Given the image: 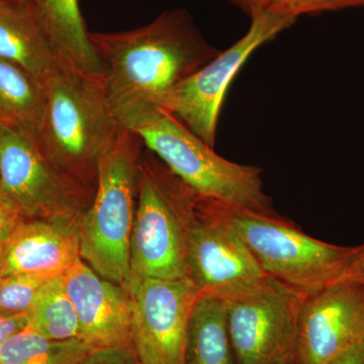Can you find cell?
Here are the masks:
<instances>
[{
	"instance_id": "6da1fadb",
	"label": "cell",
	"mask_w": 364,
	"mask_h": 364,
	"mask_svg": "<svg viewBox=\"0 0 364 364\" xmlns=\"http://www.w3.org/2000/svg\"><path fill=\"white\" fill-rule=\"evenodd\" d=\"M102 66V86L121 126L152 107L221 50L210 45L186 9L164 11L148 25L90 33Z\"/></svg>"
},
{
	"instance_id": "7a4b0ae2",
	"label": "cell",
	"mask_w": 364,
	"mask_h": 364,
	"mask_svg": "<svg viewBox=\"0 0 364 364\" xmlns=\"http://www.w3.org/2000/svg\"><path fill=\"white\" fill-rule=\"evenodd\" d=\"M45 88L44 112L35 132L41 149L62 171L95 189L98 159L121 127L102 78L60 63Z\"/></svg>"
},
{
	"instance_id": "3957f363",
	"label": "cell",
	"mask_w": 364,
	"mask_h": 364,
	"mask_svg": "<svg viewBox=\"0 0 364 364\" xmlns=\"http://www.w3.org/2000/svg\"><path fill=\"white\" fill-rule=\"evenodd\" d=\"M123 127L198 196L255 214L279 215L264 191L262 169L220 156L161 107L141 112Z\"/></svg>"
},
{
	"instance_id": "277c9868",
	"label": "cell",
	"mask_w": 364,
	"mask_h": 364,
	"mask_svg": "<svg viewBox=\"0 0 364 364\" xmlns=\"http://www.w3.org/2000/svg\"><path fill=\"white\" fill-rule=\"evenodd\" d=\"M142 139L121 126L97 163V184L78 225L80 258L104 279L127 287Z\"/></svg>"
},
{
	"instance_id": "5b68a950",
	"label": "cell",
	"mask_w": 364,
	"mask_h": 364,
	"mask_svg": "<svg viewBox=\"0 0 364 364\" xmlns=\"http://www.w3.org/2000/svg\"><path fill=\"white\" fill-rule=\"evenodd\" d=\"M200 196L154 154L143 151L130 244L131 275L188 277V227Z\"/></svg>"
},
{
	"instance_id": "8992f818",
	"label": "cell",
	"mask_w": 364,
	"mask_h": 364,
	"mask_svg": "<svg viewBox=\"0 0 364 364\" xmlns=\"http://www.w3.org/2000/svg\"><path fill=\"white\" fill-rule=\"evenodd\" d=\"M221 205L265 274L306 296L347 279L363 250V245L348 247L313 238L280 215Z\"/></svg>"
},
{
	"instance_id": "52a82bcc",
	"label": "cell",
	"mask_w": 364,
	"mask_h": 364,
	"mask_svg": "<svg viewBox=\"0 0 364 364\" xmlns=\"http://www.w3.org/2000/svg\"><path fill=\"white\" fill-rule=\"evenodd\" d=\"M0 191L26 219L79 222L95 189L46 156L35 131L6 122L0 133Z\"/></svg>"
},
{
	"instance_id": "ba28073f",
	"label": "cell",
	"mask_w": 364,
	"mask_h": 364,
	"mask_svg": "<svg viewBox=\"0 0 364 364\" xmlns=\"http://www.w3.org/2000/svg\"><path fill=\"white\" fill-rule=\"evenodd\" d=\"M247 32L228 49L170 90L159 107L214 148L228 90L256 50L291 28L296 20L262 13L250 16Z\"/></svg>"
},
{
	"instance_id": "9c48e42d",
	"label": "cell",
	"mask_w": 364,
	"mask_h": 364,
	"mask_svg": "<svg viewBox=\"0 0 364 364\" xmlns=\"http://www.w3.org/2000/svg\"><path fill=\"white\" fill-rule=\"evenodd\" d=\"M306 296L267 275L224 299L236 364H275L291 358Z\"/></svg>"
},
{
	"instance_id": "30bf717a",
	"label": "cell",
	"mask_w": 364,
	"mask_h": 364,
	"mask_svg": "<svg viewBox=\"0 0 364 364\" xmlns=\"http://www.w3.org/2000/svg\"><path fill=\"white\" fill-rule=\"evenodd\" d=\"M188 279L200 298L226 299L267 277L221 203L200 196L188 227Z\"/></svg>"
},
{
	"instance_id": "8fae6325",
	"label": "cell",
	"mask_w": 364,
	"mask_h": 364,
	"mask_svg": "<svg viewBox=\"0 0 364 364\" xmlns=\"http://www.w3.org/2000/svg\"><path fill=\"white\" fill-rule=\"evenodd\" d=\"M132 338L140 364H182L196 303L188 279H158L131 275Z\"/></svg>"
},
{
	"instance_id": "7c38bea8",
	"label": "cell",
	"mask_w": 364,
	"mask_h": 364,
	"mask_svg": "<svg viewBox=\"0 0 364 364\" xmlns=\"http://www.w3.org/2000/svg\"><path fill=\"white\" fill-rule=\"evenodd\" d=\"M364 342V284L345 279L306 296L299 313L294 364H328Z\"/></svg>"
},
{
	"instance_id": "4fadbf2b",
	"label": "cell",
	"mask_w": 364,
	"mask_h": 364,
	"mask_svg": "<svg viewBox=\"0 0 364 364\" xmlns=\"http://www.w3.org/2000/svg\"><path fill=\"white\" fill-rule=\"evenodd\" d=\"M62 277L77 314L78 339L91 351L121 349L135 356L128 289L100 277L81 258Z\"/></svg>"
},
{
	"instance_id": "5bb4252c",
	"label": "cell",
	"mask_w": 364,
	"mask_h": 364,
	"mask_svg": "<svg viewBox=\"0 0 364 364\" xmlns=\"http://www.w3.org/2000/svg\"><path fill=\"white\" fill-rule=\"evenodd\" d=\"M79 222L26 219L0 261V277H61L80 258Z\"/></svg>"
},
{
	"instance_id": "9a60e30c",
	"label": "cell",
	"mask_w": 364,
	"mask_h": 364,
	"mask_svg": "<svg viewBox=\"0 0 364 364\" xmlns=\"http://www.w3.org/2000/svg\"><path fill=\"white\" fill-rule=\"evenodd\" d=\"M0 58L44 85L61 63L30 0L0 4Z\"/></svg>"
},
{
	"instance_id": "2e32d148",
	"label": "cell",
	"mask_w": 364,
	"mask_h": 364,
	"mask_svg": "<svg viewBox=\"0 0 364 364\" xmlns=\"http://www.w3.org/2000/svg\"><path fill=\"white\" fill-rule=\"evenodd\" d=\"M61 63L86 75L102 77L79 0H30Z\"/></svg>"
},
{
	"instance_id": "e0dca14e",
	"label": "cell",
	"mask_w": 364,
	"mask_h": 364,
	"mask_svg": "<svg viewBox=\"0 0 364 364\" xmlns=\"http://www.w3.org/2000/svg\"><path fill=\"white\" fill-rule=\"evenodd\" d=\"M182 364H236L224 299L203 296L196 301Z\"/></svg>"
},
{
	"instance_id": "ac0fdd59",
	"label": "cell",
	"mask_w": 364,
	"mask_h": 364,
	"mask_svg": "<svg viewBox=\"0 0 364 364\" xmlns=\"http://www.w3.org/2000/svg\"><path fill=\"white\" fill-rule=\"evenodd\" d=\"M46 102L45 85L25 69L0 58V117L37 130Z\"/></svg>"
},
{
	"instance_id": "d6986e66",
	"label": "cell",
	"mask_w": 364,
	"mask_h": 364,
	"mask_svg": "<svg viewBox=\"0 0 364 364\" xmlns=\"http://www.w3.org/2000/svg\"><path fill=\"white\" fill-rule=\"evenodd\" d=\"M26 329L51 340L78 339L77 314L67 294L63 277L50 280L28 313Z\"/></svg>"
},
{
	"instance_id": "ffe728a7",
	"label": "cell",
	"mask_w": 364,
	"mask_h": 364,
	"mask_svg": "<svg viewBox=\"0 0 364 364\" xmlns=\"http://www.w3.org/2000/svg\"><path fill=\"white\" fill-rule=\"evenodd\" d=\"M90 351L79 339H48L26 328L0 345V364H81Z\"/></svg>"
},
{
	"instance_id": "44dd1931",
	"label": "cell",
	"mask_w": 364,
	"mask_h": 364,
	"mask_svg": "<svg viewBox=\"0 0 364 364\" xmlns=\"http://www.w3.org/2000/svg\"><path fill=\"white\" fill-rule=\"evenodd\" d=\"M249 18L269 13L298 20L299 16L363 7L364 0H229Z\"/></svg>"
},
{
	"instance_id": "7402d4cb",
	"label": "cell",
	"mask_w": 364,
	"mask_h": 364,
	"mask_svg": "<svg viewBox=\"0 0 364 364\" xmlns=\"http://www.w3.org/2000/svg\"><path fill=\"white\" fill-rule=\"evenodd\" d=\"M53 279L36 274L0 277V316L26 315L41 289Z\"/></svg>"
},
{
	"instance_id": "603a6c76",
	"label": "cell",
	"mask_w": 364,
	"mask_h": 364,
	"mask_svg": "<svg viewBox=\"0 0 364 364\" xmlns=\"http://www.w3.org/2000/svg\"><path fill=\"white\" fill-rule=\"evenodd\" d=\"M25 220L20 208L0 191V261L16 230Z\"/></svg>"
},
{
	"instance_id": "cb8c5ba5",
	"label": "cell",
	"mask_w": 364,
	"mask_h": 364,
	"mask_svg": "<svg viewBox=\"0 0 364 364\" xmlns=\"http://www.w3.org/2000/svg\"><path fill=\"white\" fill-rule=\"evenodd\" d=\"M135 356L121 349L90 351L81 364H138Z\"/></svg>"
},
{
	"instance_id": "d4e9b609",
	"label": "cell",
	"mask_w": 364,
	"mask_h": 364,
	"mask_svg": "<svg viewBox=\"0 0 364 364\" xmlns=\"http://www.w3.org/2000/svg\"><path fill=\"white\" fill-rule=\"evenodd\" d=\"M28 327V314L20 316H0V345Z\"/></svg>"
},
{
	"instance_id": "484cf974",
	"label": "cell",
	"mask_w": 364,
	"mask_h": 364,
	"mask_svg": "<svg viewBox=\"0 0 364 364\" xmlns=\"http://www.w3.org/2000/svg\"><path fill=\"white\" fill-rule=\"evenodd\" d=\"M328 364H364V342L349 347Z\"/></svg>"
},
{
	"instance_id": "4316f807",
	"label": "cell",
	"mask_w": 364,
	"mask_h": 364,
	"mask_svg": "<svg viewBox=\"0 0 364 364\" xmlns=\"http://www.w3.org/2000/svg\"><path fill=\"white\" fill-rule=\"evenodd\" d=\"M347 279L356 280V282L364 284V244H363V250L359 254L358 259L354 262L353 267H351Z\"/></svg>"
},
{
	"instance_id": "83f0119b",
	"label": "cell",
	"mask_w": 364,
	"mask_h": 364,
	"mask_svg": "<svg viewBox=\"0 0 364 364\" xmlns=\"http://www.w3.org/2000/svg\"><path fill=\"white\" fill-rule=\"evenodd\" d=\"M275 364H294V363L293 361V358H287L286 359H282V360H280L279 363H277Z\"/></svg>"
},
{
	"instance_id": "f1b7e54d",
	"label": "cell",
	"mask_w": 364,
	"mask_h": 364,
	"mask_svg": "<svg viewBox=\"0 0 364 364\" xmlns=\"http://www.w3.org/2000/svg\"><path fill=\"white\" fill-rule=\"evenodd\" d=\"M18 1H23V0H0V4H2V2H18Z\"/></svg>"
},
{
	"instance_id": "f546056e",
	"label": "cell",
	"mask_w": 364,
	"mask_h": 364,
	"mask_svg": "<svg viewBox=\"0 0 364 364\" xmlns=\"http://www.w3.org/2000/svg\"><path fill=\"white\" fill-rule=\"evenodd\" d=\"M4 123H6V121H4V119L0 117V133H1L2 126H4Z\"/></svg>"
},
{
	"instance_id": "4dcf8cb0",
	"label": "cell",
	"mask_w": 364,
	"mask_h": 364,
	"mask_svg": "<svg viewBox=\"0 0 364 364\" xmlns=\"http://www.w3.org/2000/svg\"><path fill=\"white\" fill-rule=\"evenodd\" d=\"M138 364H140V363H138Z\"/></svg>"
}]
</instances>
